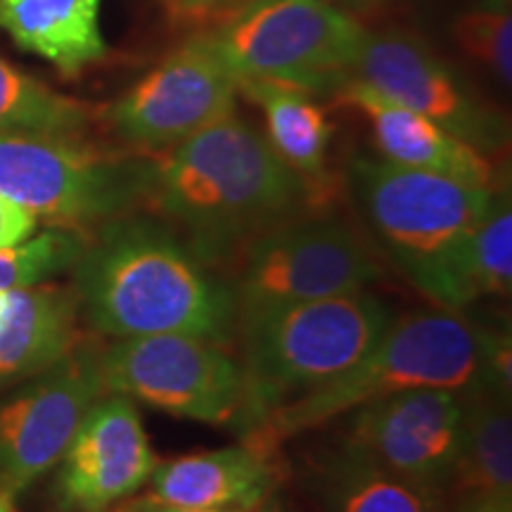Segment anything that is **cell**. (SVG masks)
Segmentation results:
<instances>
[{"label":"cell","instance_id":"cell-16","mask_svg":"<svg viewBox=\"0 0 512 512\" xmlns=\"http://www.w3.org/2000/svg\"><path fill=\"white\" fill-rule=\"evenodd\" d=\"M150 501L178 508L256 512L275 489L273 456L240 446L159 460L150 475Z\"/></svg>","mask_w":512,"mask_h":512},{"label":"cell","instance_id":"cell-21","mask_svg":"<svg viewBox=\"0 0 512 512\" xmlns=\"http://www.w3.org/2000/svg\"><path fill=\"white\" fill-rule=\"evenodd\" d=\"M463 396V448L446 494L460 503L475 498H512L510 396L489 387H470Z\"/></svg>","mask_w":512,"mask_h":512},{"label":"cell","instance_id":"cell-1","mask_svg":"<svg viewBox=\"0 0 512 512\" xmlns=\"http://www.w3.org/2000/svg\"><path fill=\"white\" fill-rule=\"evenodd\" d=\"M316 204L309 185L275 155L264 131L238 112L152 155L145 209L221 275L256 238Z\"/></svg>","mask_w":512,"mask_h":512},{"label":"cell","instance_id":"cell-5","mask_svg":"<svg viewBox=\"0 0 512 512\" xmlns=\"http://www.w3.org/2000/svg\"><path fill=\"white\" fill-rule=\"evenodd\" d=\"M152 155L110 152L83 136L0 131V195L53 228L91 233L143 209Z\"/></svg>","mask_w":512,"mask_h":512},{"label":"cell","instance_id":"cell-18","mask_svg":"<svg viewBox=\"0 0 512 512\" xmlns=\"http://www.w3.org/2000/svg\"><path fill=\"white\" fill-rule=\"evenodd\" d=\"M105 0H0V29L19 48L76 76L110 53L100 29Z\"/></svg>","mask_w":512,"mask_h":512},{"label":"cell","instance_id":"cell-13","mask_svg":"<svg viewBox=\"0 0 512 512\" xmlns=\"http://www.w3.org/2000/svg\"><path fill=\"white\" fill-rule=\"evenodd\" d=\"M351 79L432 119L484 155L501 152L508 145V124L501 114L479 100L441 57L411 36L368 31Z\"/></svg>","mask_w":512,"mask_h":512},{"label":"cell","instance_id":"cell-9","mask_svg":"<svg viewBox=\"0 0 512 512\" xmlns=\"http://www.w3.org/2000/svg\"><path fill=\"white\" fill-rule=\"evenodd\" d=\"M105 394H121L174 418L233 425L240 408L238 358L190 335L119 337L100 351Z\"/></svg>","mask_w":512,"mask_h":512},{"label":"cell","instance_id":"cell-26","mask_svg":"<svg viewBox=\"0 0 512 512\" xmlns=\"http://www.w3.org/2000/svg\"><path fill=\"white\" fill-rule=\"evenodd\" d=\"M38 219L22 204L0 195V249L17 247L31 235H36Z\"/></svg>","mask_w":512,"mask_h":512},{"label":"cell","instance_id":"cell-27","mask_svg":"<svg viewBox=\"0 0 512 512\" xmlns=\"http://www.w3.org/2000/svg\"><path fill=\"white\" fill-rule=\"evenodd\" d=\"M223 3L226 0H166L171 15L181 22L195 24L200 31H211L216 27Z\"/></svg>","mask_w":512,"mask_h":512},{"label":"cell","instance_id":"cell-8","mask_svg":"<svg viewBox=\"0 0 512 512\" xmlns=\"http://www.w3.org/2000/svg\"><path fill=\"white\" fill-rule=\"evenodd\" d=\"M223 278L238 325L254 313L366 290L382 278V264L347 221L306 211L256 238Z\"/></svg>","mask_w":512,"mask_h":512},{"label":"cell","instance_id":"cell-4","mask_svg":"<svg viewBox=\"0 0 512 512\" xmlns=\"http://www.w3.org/2000/svg\"><path fill=\"white\" fill-rule=\"evenodd\" d=\"M482 375L477 318L465 311H420L394 318L377 344L347 373L268 413L247 444L275 456L283 441L342 418L358 406L406 389H451L463 394Z\"/></svg>","mask_w":512,"mask_h":512},{"label":"cell","instance_id":"cell-32","mask_svg":"<svg viewBox=\"0 0 512 512\" xmlns=\"http://www.w3.org/2000/svg\"><path fill=\"white\" fill-rule=\"evenodd\" d=\"M15 494L0 489V512H15Z\"/></svg>","mask_w":512,"mask_h":512},{"label":"cell","instance_id":"cell-30","mask_svg":"<svg viewBox=\"0 0 512 512\" xmlns=\"http://www.w3.org/2000/svg\"><path fill=\"white\" fill-rule=\"evenodd\" d=\"M133 512H240V510H211V508H178V505H166V503H157V501H147L138 503Z\"/></svg>","mask_w":512,"mask_h":512},{"label":"cell","instance_id":"cell-17","mask_svg":"<svg viewBox=\"0 0 512 512\" xmlns=\"http://www.w3.org/2000/svg\"><path fill=\"white\" fill-rule=\"evenodd\" d=\"M81 306L72 285L50 283L8 292L0 320V387L53 368L83 342Z\"/></svg>","mask_w":512,"mask_h":512},{"label":"cell","instance_id":"cell-20","mask_svg":"<svg viewBox=\"0 0 512 512\" xmlns=\"http://www.w3.org/2000/svg\"><path fill=\"white\" fill-rule=\"evenodd\" d=\"M512 290V204L498 188L489 209L472 226L441 275L432 304L467 311L482 299L510 297Z\"/></svg>","mask_w":512,"mask_h":512},{"label":"cell","instance_id":"cell-7","mask_svg":"<svg viewBox=\"0 0 512 512\" xmlns=\"http://www.w3.org/2000/svg\"><path fill=\"white\" fill-rule=\"evenodd\" d=\"M207 34L238 81L335 95L354 74L368 31L332 0H268Z\"/></svg>","mask_w":512,"mask_h":512},{"label":"cell","instance_id":"cell-3","mask_svg":"<svg viewBox=\"0 0 512 512\" xmlns=\"http://www.w3.org/2000/svg\"><path fill=\"white\" fill-rule=\"evenodd\" d=\"M394 318L368 290L240 318L242 396L233 430L245 437L275 408L347 373Z\"/></svg>","mask_w":512,"mask_h":512},{"label":"cell","instance_id":"cell-22","mask_svg":"<svg viewBox=\"0 0 512 512\" xmlns=\"http://www.w3.org/2000/svg\"><path fill=\"white\" fill-rule=\"evenodd\" d=\"M316 491L330 512H444L441 496L339 444L316 463Z\"/></svg>","mask_w":512,"mask_h":512},{"label":"cell","instance_id":"cell-29","mask_svg":"<svg viewBox=\"0 0 512 512\" xmlns=\"http://www.w3.org/2000/svg\"><path fill=\"white\" fill-rule=\"evenodd\" d=\"M261 3H268V0H226V3H223V8H221L219 22H216L214 29L223 27V24H228L230 19H235L238 15H242V12L252 10V8H256V5H261ZM214 29H211V31H214Z\"/></svg>","mask_w":512,"mask_h":512},{"label":"cell","instance_id":"cell-11","mask_svg":"<svg viewBox=\"0 0 512 512\" xmlns=\"http://www.w3.org/2000/svg\"><path fill=\"white\" fill-rule=\"evenodd\" d=\"M100 351L81 342L0 399V489L22 494L60 463L83 415L105 394Z\"/></svg>","mask_w":512,"mask_h":512},{"label":"cell","instance_id":"cell-28","mask_svg":"<svg viewBox=\"0 0 512 512\" xmlns=\"http://www.w3.org/2000/svg\"><path fill=\"white\" fill-rule=\"evenodd\" d=\"M458 512H512V498H475L460 503Z\"/></svg>","mask_w":512,"mask_h":512},{"label":"cell","instance_id":"cell-19","mask_svg":"<svg viewBox=\"0 0 512 512\" xmlns=\"http://www.w3.org/2000/svg\"><path fill=\"white\" fill-rule=\"evenodd\" d=\"M238 91L264 114V136L275 155L309 185L318 202L328 197V147L332 140L328 112L311 93L283 83L242 79Z\"/></svg>","mask_w":512,"mask_h":512},{"label":"cell","instance_id":"cell-24","mask_svg":"<svg viewBox=\"0 0 512 512\" xmlns=\"http://www.w3.org/2000/svg\"><path fill=\"white\" fill-rule=\"evenodd\" d=\"M86 245V233L67 228H50L31 235L22 245L0 249V290H19L55 280L72 271Z\"/></svg>","mask_w":512,"mask_h":512},{"label":"cell","instance_id":"cell-33","mask_svg":"<svg viewBox=\"0 0 512 512\" xmlns=\"http://www.w3.org/2000/svg\"><path fill=\"white\" fill-rule=\"evenodd\" d=\"M8 292H10V290H0V320H3L5 306H8Z\"/></svg>","mask_w":512,"mask_h":512},{"label":"cell","instance_id":"cell-31","mask_svg":"<svg viewBox=\"0 0 512 512\" xmlns=\"http://www.w3.org/2000/svg\"><path fill=\"white\" fill-rule=\"evenodd\" d=\"M256 512H290V510H287V508H285V505H283V503H280V501H278V498H275V496L271 494V496H268V498H266V501H264V505H261V508H259V510H256Z\"/></svg>","mask_w":512,"mask_h":512},{"label":"cell","instance_id":"cell-25","mask_svg":"<svg viewBox=\"0 0 512 512\" xmlns=\"http://www.w3.org/2000/svg\"><path fill=\"white\" fill-rule=\"evenodd\" d=\"M456 41L467 57L489 69L498 81H512V15L508 3L482 5L456 22Z\"/></svg>","mask_w":512,"mask_h":512},{"label":"cell","instance_id":"cell-12","mask_svg":"<svg viewBox=\"0 0 512 512\" xmlns=\"http://www.w3.org/2000/svg\"><path fill=\"white\" fill-rule=\"evenodd\" d=\"M463 396L406 389L351 411L344 444L406 482L444 496L463 448Z\"/></svg>","mask_w":512,"mask_h":512},{"label":"cell","instance_id":"cell-10","mask_svg":"<svg viewBox=\"0 0 512 512\" xmlns=\"http://www.w3.org/2000/svg\"><path fill=\"white\" fill-rule=\"evenodd\" d=\"M238 79L200 31L107 107V124L128 150L159 155L235 112Z\"/></svg>","mask_w":512,"mask_h":512},{"label":"cell","instance_id":"cell-15","mask_svg":"<svg viewBox=\"0 0 512 512\" xmlns=\"http://www.w3.org/2000/svg\"><path fill=\"white\" fill-rule=\"evenodd\" d=\"M335 100L354 107L368 119L384 162L456 178L479 188H501L489 155L448 133L432 119L384 98L366 83L349 79L335 93Z\"/></svg>","mask_w":512,"mask_h":512},{"label":"cell","instance_id":"cell-2","mask_svg":"<svg viewBox=\"0 0 512 512\" xmlns=\"http://www.w3.org/2000/svg\"><path fill=\"white\" fill-rule=\"evenodd\" d=\"M72 275L81 316L105 337L190 335L226 347L235 332L226 278L147 209L86 233Z\"/></svg>","mask_w":512,"mask_h":512},{"label":"cell","instance_id":"cell-6","mask_svg":"<svg viewBox=\"0 0 512 512\" xmlns=\"http://www.w3.org/2000/svg\"><path fill=\"white\" fill-rule=\"evenodd\" d=\"M349 176L382 252L432 302L446 266L498 188L366 157L351 162Z\"/></svg>","mask_w":512,"mask_h":512},{"label":"cell","instance_id":"cell-14","mask_svg":"<svg viewBox=\"0 0 512 512\" xmlns=\"http://www.w3.org/2000/svg\"><path fill=\"white\" fill-rule=\"evenodd\" d=\"M157 463L136 401L102 394L57 463V503L67 512H107L138 494Z\"/></svg>","mask_w":512,"mask_h":512},{"label":"cell","instance_id":"cell-23","mask_svg":"<svg viewBox=\"0 0 512 512\" xmlns=\"http://www.w3.org/2000/svg\"><path fill=\"white\" fill-rule=\"evenodd\" d=\"M95 110L67 98L0 57V131L83 136Z\"/></svg>","mask_w":512,"mask_h":512}]
</instances>
